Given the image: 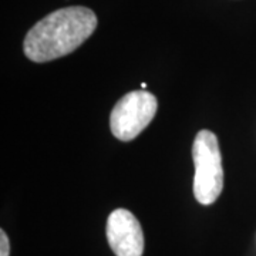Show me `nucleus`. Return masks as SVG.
Listing matches in <instances>:
<instances>
[{
	"label": "nucleus",
	"mask_w": 256,
	"mask_h": 256,
	"mask_svg": "<svg viewBox=\"0 0 256 256\" xmlns=\"http://www.w3.org/2000/svg\"><path fill=\"white\" fill-rule=\"evenodd\" d=\"M98 20L84 6L64 8L38 20L28 32L23 50L28 60L46 63L73 53L92 36Z\"/></svg>",
	"instance_id": "obj_1"
},
{
	"label": "nucleus",
	"mask_w": 256,
	"mask_h": 256,
	"mask_svg": "<svg viewBox=\"0 0 256 256\" xmlns=\"http://www.w3.org/2000/svg\"><path fill=\"white\" fill-rule=\"evenodd\" d=\"M195 165L194 195L201 205H210L220 198L224 188V170L220 142L210 130H201L192 144Z\"/></svg>",
	"instance_id": "obj_2"
},
{
	"label": "nucleus",
	"mask_w": 256,
	"mask_h": 256,
	"mask_svg": "<svg viewBox=\"0 0 256 256\" xmlns=\"http://www.w3.org/2000/svg\"><path fill=\"white\" fill-rule=\"evenodd\" d=\"M158 101L146 90H137L121 97L110 116L112 136L120 141H131L137 138L142 130L156 117Z\"/></svg>",
	"instance_id": "obj_3"
},
{
	"label": "nucleus",
	"mask_w": 256,
	"mask_h": 256,
	"mask_svg": "<svg viewBox=\"0 0 256 256\" xmlns=\"http://www.w3.org/2000/svg\"><path fill=\"white\" fill-rule=\"evenodd\" d=\"M107 240L116 256H142L144 234L138 220L127 210H116L107 220Z\"/></svg>",
	"instance_id": "obj_4"
},
{
	"label": "nucleus",
	"mask_w": 256,
	"mask_h": 256,
	"mask_svg": "<svg viewBox=\"0 0 256 256\" xmlns=\"http://www.w3.org/2000/svg\"><path fill=\"white\" fill-rule=\"evenodd\" d=\"M10 255V242L6 232L2 229L0 230V256H9Z\"/></svg>",
	"instance_id": "obj_5"
},
{
	"label": "nucleus",
	"mask_w": 256,
	"mask_h": 256,
	"mask_svg": "<svg viewBox=\"0 0 256 256\" xmlns=\"http://www.w3.org/2000/svg\"><path fill=\"white\" fill-rule=\"evenodd\" d=\"M141 88H142V90H144V88H146V82H141Z\"/></svg>",
	"instance_id": "obj_6"
}]
</instances>
